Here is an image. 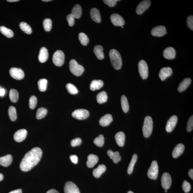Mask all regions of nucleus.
Instances as JSON below:
<instances>
[{
  "label": "nucleus",
  "instance_id": "5701e85b",
  "mask_svg": "<svg viewBox=\"0 0 193 193\" xmlns=\"http://www.w3.org/2000/svg\"><path fill=\"white\" fill-rule=\"evenodd\" d=\"M90 15L92 20L96 23H99L101 21L100 13L98 9L93 8L91 9Z\"/></svg>",
  "mask_w": 193,
  "mask_h": 193
},
{
  "label": "nucleus",
  "instance_id": "69168bd1",
  "mask_svg": "<svg viewBox=\"0 0 193 193\" xmlns=\"http://www.w3.org/2000/svg\"><path fill=\"white\" fill-rule=\"evenodd\" d=\"M1 87H0V90H1Z\"/></svg>",
  "mask_w": 193,
  "mask_h": 193
},
{
  "label": "nucleus",
  "instance_id": "052dcab7",
  "mask_svg": "<svg viewBox=\"0 0 193 193\" xmlns=\"http://www.w3.org/2000/svg\"><path fill=\"white\" fill-rule=\"evenodd\" d=\"M4 176L2 174L0 173V181H2V180L4 179Z\"/></svg>",
  "mask_w": 193,
  "mask_h": 193
},
{
  "label": "nucleus",
  "instance_id": "2f4dec72",
  "mask_svg": "<svg viewBox=\"0 0 193 193\" xmlns=\"http://www.w3.org/2000/svg\"><path fill=\"white\" fill-rule=\"evenodd\" d=\"M0 32L3 35L8 38H11L13 36V32L11 29L4 26L0 27Z\"/></svg>",
  "mask_w": 193,
  "mask_h": 193
},
{
  "label": "nucleus",
  "instance_id": "3c124183",
  "mask_svg": "<svg viewBox=\"0 0 193 193\" xmlns=\"http://www.w3.org/2000/svg\"><path fill=\"white\" fill-rule=\"evenodd\" d=\"M117 0H104L103 1L105 4L108 5L109 7H113L116 6L118 1Z\"/></svg>",
  "mask_w": 193,
  "mask_h": 193
},
{
  "label": "nucleus",
  "instance_id": "f03ea898",
  "mask_svg": "<svg viewBox=\"0 0 193 193\" xmlns=\"http://www.w3.org/2000/svg\"><path fill=\"white\" fill-rule=\"evenodd\" d=\"M112 64L115 69H120L122 66V60L119 52L116 49H112L109 53Z\"/></svg>",
  "mask_w": 193,
  "mask_h": 193
},
{
  "label": "nucleus",
  "instance_id": "b1692460",
  "mask_svg": "<svg viewBox=\"0 0 193 193\" xmlns=\"http://www.w3.org/2000/svg\"><path fill=\"white\" fill-rule=\"evenodd\" d=\"M115 140L117 145L119 146H124L125 141V135L123 132H119L116 134Z\"/></svg>",
  "mask_w": 193,
  "mask_h": 193
},
{
  "label": "nucleus",
  "instance_id": "8fccbe9b",
  "mask_svg": "<svg viewBox=\"0 0 193 193\" xmlns=\"http://www.w3.org/2000/svg\"><path fill=\"white\" fill-rule=\"evenodd\" d=\"M187 25L190 29L193 31V15H189L187 20Z\"/></svg>",
  "mask_w": 193,
  "mask_h": 193
},
{
  "label": "nucleus",
  "instance_id": "e2e57ef3",
  "mask_svg": "<svg viewBox=\"0 0 193 193\" xmlns=\"http://www.w3.org/2000/svg\"><path fill=\"white\" fill-rule=\"evenodd\" d=\"M127 193H134L132 191H128V192Z\"/></svg>",
  "mask_w": 193,
  "mask_h": 193
},
{
  "label": "nucleus",
  "instance_id": "864d4df0",
  "mask_svg": "<svg viewBox=\"0 0 193 193\" xmlns=\"http://www.w3.org/2000/svg\"><path fill=\"white\" fill-rule=\"evenodd\" d=\"M70 159L73 163L76 164L78 162L77 156L75 155H72L70 156Z\"/></svg>",
  "mask_w": 193,
  "mask_h": 193
},
{
  "label": "nucleus",
  "instance_id": "ea45409f",
  "mask_svg": "<svg viewBox=\"0 0 193 193\" xmlns=\"http://www.w3.org/2000/svg\"><path fill=\"white\" fill-rule=\"evenodd\" d=\"M20 26L21 29L27 34H31L32 32L31 27L27 23L25 22H22L20 23Z\"/></svg>",
  "mask_w": 193,
  "mask_h": 193
},
{
  "label": "nucleus",
  "instance_id": "7ed1b4c3",
  "mask_svg": "<svg viewBox=\"0 0 193 193\" xmlns=\"http://www.w3.org/2000/svg\"><path fill=\"white\" fill-rule=\"evenodd\" d=\"M153 127L152 118L149 116H146L145 118L142 128L143 135L145 138H148L150 136L152 133Z\"/></svg>",
  "mask_w": 193,
  "mask_h": 193
},
{
  "label": "nucleus",
  "instance_id": "6e6552de",
  "mask_svg": "<svg viewBox=\"0 0 193 193\" xmlns=\"http://www.w3.org/2000/svg\"><path fill=\"white\" fill-rule=\"evenodd\" d=\"M72 116L75 119L83 120L86 119L89 117V111L85 109H78L76 110L72 113Z\"/></svg>",
  "mask_w": 193,
  "mask_h": 193
},
{
  "label": "nucleus",
  "instance_id": "20e7f679",
  "mask_svg": "<svg viewBox=\"0 0 193 193\" xmlns=\"http://www.w3.org/2000/svg\"><path fill=\"white\" fill-rule=\"evenodd\" d=\"M69 69L72 73L76 76H81L84 70V67L79 64L74 59L70 61Z\"/></svg>",
  "mask_w": 193,
  "mask_h": 193
},
{
  "label": "nucleus",
  "instance_id": "7c9ffc66",
  "mask_svg": "<svg viewBox=\"0 0 193 193\" xmlns=\"http://www.w3.org/2000/svg\"><path fill=\"white\" fill-rule=\"evenodd\" d=\"M72 14L74 16L75 18L79 19L82 15V11L81 6L79 4H76L73 7L72 10Z\"/></svg>",
  "mask_w": 193,
  "mask_h": 193
},
{
  "label": "nucleus",
  "instance_id": "c756f323",
  "mask_svg": "<svg viewBox=\"0 0 193 193\" xmlns=\"http://www.w3.org/2000/svg\"><path fill=\"white\" fill-rule=\"evenodd\" d=\"M103 47L100 45H97L95 46L93 49L94 53L99 60H102L104 58Z\"/></svg>",
  "mask_w": 193,
  "mask_h": 193
},
{
  "label": "nucleus",
  "instance_id": "cd10ccee",
  "mask_svg": "<svg viewBox=\"0 0 193 193\" xmlns=\"http://www.w3.org/2000/svg\"><path fill=\"white\" fill-rule=\"evenodd\" d=\"M107 154L115 163H117L121 160V157L118 151L114 152L111 150H109L107 151Z\"/></svg>",
  "mask_w": 193,
  "mask_h": 193
},
{
  "label": "nucleus",
  "instance_id": "6ab92c4d",
  "mask_svg": "<svg viewBox=\"0 0 193 193\" xmlns=\"http://www.w3.org/2000/svg\"><path fill=\"white\" fill-rule=\"evenodd\" d=\"M184 145L182 143L177 145L174 148L172 156L174 158H177L183 154L185 150Z\"/></svg>",
  "mask_w": 193,
  "mask_h": 193
},
{
  "label": "nucleus",
  "instance_id": "de8ad7c7",
  "mask_svg": "<svg viewBox=\"0 0 193 193\" xmlns=\"http://www.w3.org/2000/svg\"><path fill=\"white\" fill-rule=\"evenodd\" d=\"M182 188L185 192H189L191 189V185L187 181L185 180L183 183Z\"/></svg>",
  "mask_w": 193,
  "mask_h": 193
},
{
  "label": "nucleus",
  "instance_id": "9d476101",
  "mask_svg": "<svg viewBox=\"0 0 193 193\" xmlns=\"http://www.w3.org/2000/svg\"><path fill=\"white\" fill-rule=\"evenodd\" d=\"M162 187L165 189H168L172 184V179L170 174L165 173L163 174L161 179Z\"/></svg>",
  "mask_w": 193,
  "mask_h": 193
},
{
  "label": "nucleus",
  "instance_id": "a211bd4d",
  "mask_svg": "<svg viewBox=\"0 0 193 193\" xmlns=\"http://www.w3.org/2000/svg\"><path fill=\"white\" fill-rule=\"evenodd\" d=\"M176 51L172 47H168L165 49L163 53L164 56L167 60H172L176 56Z\"/></svg>",
  "mask_w": 193,
  "mask_h": 193
},
{
  "label": "nucleus",
  "instance_id": "f704fd0d",
  "mask_svg": "<svg viewBox=\"0 0 193 193\" xmlns=\"http://www.w3.org/2000/svg\"><path fill=\"white\" fill-rule=\"evenodd\" d=\"M9 96L11 102L13 103L16 102L18 100V92L15 89H11L9 92Z\"/></svg>",
  "mask_w": 193,
  "mask_h": 193
},
{
  "label": "nucleus",
  "instance_id": "4be33fe9",
  "mask_svg": "<svg viewBox=\"0 0 193 193\" xmlns=\"http://www.w3.org/2000/svg\"><path fill=\"white\" fill-rule=\"evenodd\" d=\"M191 80L189 78H186L180 83L178 88V91L181 92L185 90L190 85Z\"/></svg>",
  "mask_w": 193,
  "mask_h": 193
},
{
  "label": "nucleus",
  "instance_id": "680f3d73",
  "mask_svg": "<svg viewBox=\"0 0 193 193\" xmlns=\"http://www.w3.org/2000/svg\"><path fill=\"white\" fill-rule=\"evenodd\" d=\"M52 1L51 0H42V1H45V2H48Z\"/></svg>",
  "mask_w": 193,
  "mask_h": 193
},
{
  "label": "nucleus",
  "instance_id": "2eb2a0df",
  "mask_svg": "<svg viewBox=\"0 0 193 193\" xmlns=\"http://www.w3.org/2000/svg\"><path fill=\"white\" fill-rule=\"evenodd\" d=\"M166 33V29L165 27L163 25L154 27L152 29L151 32V34L153 36H159V37L163 36Z\"/></svg>",
  "mask_w": 193,
  "mask_h": 193
},
{
  "label": "nucleus",
  "instance_id": "6e6d98bb",
  "mask_svg": "<svg viewBox=\"0 0 193 193\" xmlns=\"http://www.w3.org/2000/svg\"><path fill=\"white\" fill-rule=\"evenodd\" d=\"M189 175L190 178L192 180L193 179V169H190L189 171Z\"/></svg>",
  "mask_w": 193,
  "mask_h": 193
},
{
  "label": "nucleus",
  "instance_id": "37998d69",
  "mask_svg": "<svg viewBox=\"0 0 193 193\" xmlns=\"http://www.w3.org/2000/svg\"><path fill=\"white\" fill-rule=\"evenodd\" d=\"M66 87L68 92L72 95H75L77 94L79 92L75 86L70 83L67 84Z\"/></svg>",
  "mask_w": 193,
  "mask_h": 193
},
{
  "label": "nucleus",
  "instance_id": "4c0bfd02",
  "mask_svg": "<svg viewBox=\"0 0 193 193\" xmlns=\"http://www.w3.org/2000/svg\"><path fill=\"white\" fill-rule=\"evenodd\" d=\"M137 159H138V155L136 154H134L128 168L127 172L129 174H131L133 172L134 166L137 161Z\"/></svg>",
  "mask_w": 193,
  "mask_h": 193
},
{
  "label": "nucleus",
  "instance_id": "c03bdc74",
  "mask_svg": "<svg viewBox=\"0 0 193 193\" xmlns=\"http://www.w3.org/2000/svg\"><path fill=\"white\" fill-rule=\"evenodd\" d=\"M105 138L103 135H100L99 136L95 138L94 140V143L97 146L102 147L104 144Z\"/></svg>",
  "mask_w": 193,
  "mask_h": 193
},
{
  "label": "nucleus",
  "instance_id": "603ef678",
  "mask_svg": "<svg viewBox=\"0 0 193 193\" xmlns=\"http://www.w3.org/2000/svg\"><path fill=\"white\" fill-rule=\"evenodd\" d=\"M82 143V140L80 138H77L72 140L71 142V145L72 147L79 146Z\"/></svg>",
  "mask_w": 193,
  "mask_h": 193
},
{
  "label": "nucleus",
  "instance_id": "e433bc0d",
  "mask_svg": "<svg viewBox=\"0 0 193 193\" xmlns=\"http://www.w3.org/2000/svg\"><path fill=\"white\" fill-rule=\"evenodd\" d=\"M47 113V110L44 107H41L38 109L36 112V117L38 119H43L45 117Z\"/></svg>",
  "mask_w": 193,
  "mask_h": 193
},
{
  "label": "nucleus",
  "instance_id": "dca6fc26",
  "mask_svg": "<svg viewBox=\"0 0 193 193\" xmlns=\"http://www.w3.org/2000/svg\"><path fill=\"white\" fill-rule=\"evenodd\" d=\"M27 132L25 129H21L17 131L14 133V138L15 141L19 142H21L24 140L26 138Z\"/></svg>",
  "mask_w": 193,
  "mask_h": 193
},
{
  "label": "nucleus",
  "instance_id": "393cba45",
  "mask_svg": "<svg viewBox=\"0 0 193 193\" xmlns=\"http://www.w3.org/2000/svg\"><path fill=\"white\" fill-rule=\"evenodd\" d=\"M12 156L11 154L0 157V165L4 167L8 166L12 162Z\"/></svg>",
  "mask_w": 193,
  "mask_h": 193
},
{
  "label": "nucleus",
  "instance_id": "72a5a7b5",
  "mask_svg": "<svg viewBox=\"0 0 193 193\" xmlns=\"http://www.w3.org/2000/svg\"><path fill=\"white\" fill-rule=\"evenodd\" d=\"M97 102L99 103L102 104L106 102L108 99L106 92L105 91L100 92L97 95Z\"/></svg>",
  "mask_w": 193,
  "mask_h": 193
},
{
  "label": "nucleus",
  "instance_id": "79ce46f5",
  "mask_svg": "<svg viewBox=\"0 0 193 193\" xmlns=\"http://www.w3.org/2000/svg\"><path fill=\"white\" fill-rule=\"evenodd\" d=\"M43 26L44 30L46 32L51 31L52 28V21L49 18L45 19L43 22Z\"/></svg>",
  "mask_w": 193,
  "mask_h": 193
},
{
  "label": "nucleus",
  "instance_id": "9b49d317",
  "mask_svg": "<svg viewBox=\"0 0 193 193\" xmlns=\"http://www.w3.org/2000/svg\"><path fill=\"white\" fill-rule=\"evenodd\" d=\"M64 192L65 193H80L78 187L71 181L67 182L65 184Z\"/></svg>",
  "mask_w": 193,
  "mask_h": 193
},
{
  "label": "nucleus",
  "instance_id": "a18cd8bd",
  "mask_svg": "<svg viewBox=\"0 0 193 193\" xmlns=\"http://www.w3.org/2000/svg\"><path fill=\"white\" fill-rule=\"evenodd\" d=\"M37 100L36 97L34 95H32L30 97L29 100V107L32 109H34L37 104Z\"/></svg>",
  "mask_w": 193,
  "mask_h": 193
},
{
  "label": "nucleus",
  "instance_id": "aec40b11",
  "mask_svg": "<svg viewBox=\"0 0 193 193\" xmlns=\"http://www.w3.org/2000/svg\"><path fill=\"white\" fill-rule=\"evenodd\" d=\"M112 121V116L110 114H107L101 117L99 121V123L102 126H107L111 123Z\"/></svg>",
  "mask_w": 193,
  "mask_h": 193
},
{
  "label": "nucleus",
  "instance_id": "f8f14e48",
  "mask_svg": "<svg viewBox=\"0 0 193 193\" xmlns=\"http://www.w3.org/2000/svg\"><path fill=\"white\" fill-rule=\"evenodd\" d=\"M150 5L151 1L149 0L142 1L137 6L136 9L137 13L138 15L143 14L145 11L149 8Z\"/></svg>",
  "mask_w": 193,
  "mask_h": 193
},
{
  "label": "nucleus",
  "instance_id": "39448f33",
  "mask_svg": "<svg viewBox=\"0 0 193 193\" xmlns=\"http://www.w3.org/2000/svg\"><path fill=\"white\" fill-rule=\"evenodd\" d=\"M65 58L63 52L61 50H57L53 56V62L56 66H61L64 63Z\"/></svg>",
  "mask_w": 193,
  "mask_h": 193
},
{
  "label": "nucleus",
  "instance_id": "423d86ee",
  "mask_svg": "<svg viewBox=\"0 0 193 193\" xmlns=\"http://www.w3.org/2000/svg\"><path fill=\"white\" fill-rule=\"evenodd\" d=\"M159 166L157 161H154L151 163L150 167L148 170L147 175L151 179H157L158 175Z\"/></svg>",
  "mask_w": 193,
  "mask_h": 193
},
{
  "label": "nucleus",
  "instance_id": "49530a36",
  "mask_svg": "<svg viewBox=\"0 0 193 193\" xmlns=\"http://www.w3.org/2000/svg\"><path fill=\"white\" fill-rule=\"evenodd\" d=\"M193 128V116H191L188 120L187 130L189 132L192 131Z\"/></svg>",
  "mask_w": 193,
  "mask_h": 193
},
{
  "label": "nucleus",
  "instance_id": "c85d7f7f",
  "mask_svg": "<svg viewBox=\"0 0 193 193\" xmlns=\"http://www.w3.org/2000/svg\"><path fill=\"white\" fill-rule=\"evenodd\" d=\"M106 167L104 165H100L98 166L97 168L94 169L93 174L95 178H98L101 176L102 174L106 171Z\"/></svg>",
  "mask_w": 193,
  "mask_h": 193
},
{
  "label": "nucleus",
  "instance_id": "ddd939ff",
  "mask_svg": "<svg viewBox=\"0 0 193 193\" xmlns=\"http://www.w3.org/2000/svg\"><path fill=\"white\" fill-rule=\"evenodd\" d=\"M110 19L112 23L114 26L122 27L125 23L124 18L119 14H112Z\"/></svg>",
  "mask_w": 193,
  "mask_h": 193
},
{
  "label": "nucleus",
  "instance_id": "1a4fd4ad",
  "mask_svg": "<svg viewBox=\"0 0 193 193\" xmlns=\"http://www.w3.org/2000/svg\"><path fill=\"white\" fill-rule=\"evenodd\" d=\"M9 73L11 76L14 79L21 80L24 77V72L20 68L12 67L9 70Z\"/></svg>",
  "mask_w": 193,
  "mask_h": 193
},
{
  "label": "nucleus",
  "instance_id": "0eeeda50",
  "mask_svg": "<svg viewBox=\"0 0 193 193\" xmlns=\"http://www.w3.org/2000/svg\"><path fill=\"white\" fill-rule=\"evenodd\" d=\"M138 70L140 76L143 79H147L148 75V66L146 61L142 60L138 63Z\"/></svg>",
  "mask_w": 193,
  "mask_h": 193
},
{
  "label": "nucleus",
  "instance_id": "5fc2aeb1",
  "mask_svg": "<svg viewBox=\"0 0 193 193\" xmlns=\"http://www.w3.org/2000/svg\"><path fill=\"white\" fill-rule=\"evenodd\" d=\"M8 193H22V190L21 189H15L14 191H11Z\"/></svg>",
  "mask_w": 193,
  "mask_h": 193
},
{
  "label": "nucleus",
  "instance_id": "a19ab883",
  "mask_svg": "<svg viewBox=\"0 0 193 193\" xmlns=\"http://www.w3.org/2000/svg\"><path fill=\"white\" fill-rule=\"evenodd\" d=\"M79 40L82 45L86 46L89 42V40L86 34L84 33H80L79 35Z\"/></svg>",
  "mask_w": 193,
  "mask_h": 193
},
{
  "label": "nucleus",
  "instance_id": "13d9d810",
  "mask_svg": "<svg viewBox=\"0 0 193 193\" xmlns=\"http://www.w3.org/2000/svg\"><path fill=\"white\" fill-rule=\"evenodd\" d=\"M5 91L4 88H1L0 90V96H3L4 95Z\"/></svg>",
  "mask_w": 193,
  "mask_h": 193
},
{
  "label": "nucleus",
  "instance_id": "c9c22d12",
  "mask_svg": "<svg viewBox=\"0 0 193 193\" xmlns=\"http://www.w3.org/2000/svg\"><path fill=\"white\" fill-rule=\"evenodd\" d=\"M48 81L46 79L39 80L38 82V89L41 92H44L47 89Z\"/></svg>",
  "mask_w": 193,
  "mask_h": 193
},
{
  "label": "nucleus",
  "instance_id": "4d7b16f0",
  "mask_svg": "<svg viewBox=\"0 0 193 193\" xmlns=\"http://www.w3.org/2000/svg\"><path fill=\"white\" fill-rule=\"evenodd\" d=\"M46 193H60L57 191V190L54 189H52L49 190L47 191Z\"/></svg>",
  "mask_w": 193,
  "mask_h": 193
},
{
  "label": "nucleus",
  "instance_id": "a878e982",
  "mask_svg": "<svg viewBox=\"0 0 193 193\" xmlns=\"http://www.w3.org/2000/svg\"><path fill=\"white\" fill-rule=\"evenodd\" d=\"M98 156L93 154H90L88 157L87 165L89 168H92L98 161Z\"/></svg>",
  "mask_w": 193,
  "mask_h": 193
},
{
  "label": "nucleus",
  "instance_id": "f3484780",
  "mask_svg": "<svg viewBox=\"0 0 193 193\" xmlns=\"http://www.w3.org/2000/svg\"><path fill=\"white\" fill-rule=\"evenodd\" d=\"M173 73V70L170 67H164L160 70L159 74V76L161 80L163 81L167 77L171 75Z\"/></svg>",
  "mask_w": 193,
  "mask_h": 193
},
{
  "label": "nucleus",
  "instance_id": "412c9836",
  "mask_svg": "<svg viewBox=\"0 0 193 193\" xmlns=\"http://www.w3.org/2000/svg\"><path fill=\"white\" fill-rule=\"evenodd\" d=\"M48 57V50L45 47H42L40 50L38 59L41 63H44L47 61Z\"/></svg>",
  "mask_w": 193,
  "mask_h": 193
},
{
  "label": "nucleus",
  "instance_id": "58836bf2",
  "mask_svg": "<svg viewBox=\"0 0 193 193\" xmlns=\"http://www.w3.org/2000/svg\"><path fill=\"white\" fill-rule=\"evenodd\" d=\"M8 114L11 121H14L16 120L17 114L16 110L15 107L13 106L9 107L8 109Z\"/></svg>",
  "mask_w": 193,
  "mask_h": 193
},
{
  "label": "nucleus",
  "instance_id": "4468645a",
  "mask_svg": "<svg viewBox=\"0 0 193 193\" xmlns=\"http://www.w3.org/2000/svg\"><path fill=\"white\" fill-rule=\"evenodd\" d=\"M178 118L176 116H171L167 121L166 127V130L167 132H171L173 130L178 122Z\"/></svg>",
  "mask_w": 193,
  "mask_h": 193
},
{
  "label": "nucleus",
  "instance_id": "bb28decb",
  "mask_svg": "<svg viewBox=\"0 0 193 193\" xmlns=\"http://www.w3.org/2000/svg\"><path fill=\"white\" fill-rule=\"evenodd\" d=\"M103 82L101 80H94L91 83L90 88L92 91L99 90L103 86Z\"/></svg>",
  "mask_w": 193,
  "mask_h": 193
},
{
  "label": "nucleus",
  "instance_id": "bf43d9fd",
  "mask_svg": "<svg viewBox=\"0 0 193 193\" xmlns=\"http://www.w3.org/2000/svg\"><path fill=\"white\" fill-rule=\"evenodd\" d=\"M20 1L19 0H8V1H7L8 2H17V1Z\"/></svg>",
  "mask_w": 193,
  "mask_h": 193
},
{
  "label": "nucleus",
  "instance_id": "f257e3e1",
  "mask_svg": "<svg viewBox=\"0 0 193 193\" xmlns=\"http://www.w3.org/2000/svg\"><path fill=\"white\" fill-rule=\"evenodd\" d=\"M42 155V151L40 148H33L22 159L20 165V170L25 172L31 170L39 163Z\"/></svg>",
  "mask_w": 193,
  "mask_h": 193
},
{
  "label": "nucleus",
  "instance_id": "473e14b6",
  "mask_svg": "<svg viewBox=\"0 0 193 193\" xmlns=\"http://www.w3.org/2000/svg\"><path fill=\"white\" fill-rule=\"evenodd\" d=\"M121 103L123 111L124 113H127L129 111V106L127 97L125 95H123L121 97Z\"/></svg>",
  "mask_w": 193,
  "mask_h": 193
},
{
  "label": "nucleus",
  "instance_id": "09e8293b",
  "mask_svg": "<svg viewBox=\"0 0 193 193\" xmlns=\"http://www.w3.org/2000/svg\"><path fill=\"white\" fill-rule=\"evenodd\" d=\"M75 18L74 16L71 13L67 16L66 19L69 26L72 27L74 25Z\"/></svg>",
  "mask_w": 193,
  "mask_h": 193
},
{
  "label": "nucleus",
  "instance_id": "0e129e2a",
  "mask_svg": "<svg viewBox=\"0 0 193 193\" xmlns=\"http://www.w3.org/2000/svg\"><path fill=\"white\" fill-rule=\"evenodd\" d=\"M167 189H165V192H167Z\"/></svg>",
  "mask_w": 193,
  "mask_h": 193
}]
</instances>
